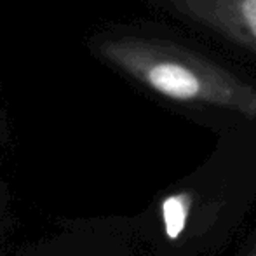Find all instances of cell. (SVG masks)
I'll use <instances>...</instances> for the list:
<instances>
[{
  "mask_svg": "<svg viewBox=\"0 0 256 256\" xmlns=\"http://www.w3.org/2000/svg\"><path fill=\"white\" fill-rule=\"evenodd\" d=\"M254 202L256 158L218 155L129 220L152 256H211L236 236Z\"/></svg>",
  "mask_w": 256,
  "mask_h": 256,
  "instance_id": "1",
  "label": "cell"
},
{
  "mask_svg": "<svg viewBox=\"0 0 256 256\" xmlns=\"http://www.w3.org/2000/svg\"><path fill=\"white\" fill-rule=\"evenodd\" d=\"M104 56L157 94L178 103L206 104L256 120V89L197 52L171 42L122 38Z\"/></svg>",
  "mask_w": 256,
  "mask_h": 256,
  "instance_id": "2",
  "label": "cell"
},
{
  "mask_svg": "<svg viewBox=\"0 0 256 256\" xmlns=\"http://www.w3.org/2000/svg\"><path fill=\"white\" fill-rule=\"evenodd\" d=\"M138 236L129 218L72 225L16 256H140Z\"/></svg>",
  "mask_w": 256,
  "mask_h": 256,
  "instance_id": "3",
  "label": "cell"
},
{
  "mask_svg": "<svg viewBox=\"0 0 256 256\" xmlns=\"http://www.w3.org/2000/svg\"><path fill=\"white\" fill-rule=\"evenodd\" d=\"M182 16L256 52V0H168Z\"/></svg>",
  "mask_w": 256,
  "mask_h": 256,
  "instance_id": "4",
  "label": "cell"
},
{
  "mask_svg": "<svg viewBox=\"0 0 256 256\" xmlns=\"http://www.w3.org/2000/svg\"><path fill=\"white\" fill-rule=\"evenodd\" d=\"M237 256H256V228L251 232V236L248 237V240L244 242V246L240 248Z\"/></svg>",
  "mask_w": 256,
  "mask_h": 256,
  "instance_id": "5",
  "label": "cell"
}]
</instances>
